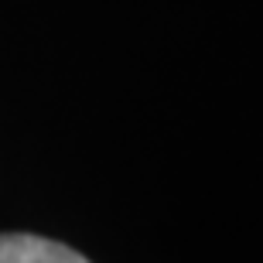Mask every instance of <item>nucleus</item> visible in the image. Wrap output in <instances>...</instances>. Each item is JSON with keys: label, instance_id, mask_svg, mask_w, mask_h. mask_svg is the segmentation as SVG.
Listing matches in <instances>:
<instances>
[{"label": "nucleus", "instance_id": "obj_1", "mask_svg": "<svg viewBox=\"0 0 263 263\" xmlns=\"http://www.w3.org/2000/svg\"><path fill=\"white\" fill-rule=\"evenodd\" d=\"M0 263H89L72 246L45 239L31 233H4L0 236Z\"/></svg>", "mask_w": 263, "mask_h": 263}]
</instances>
